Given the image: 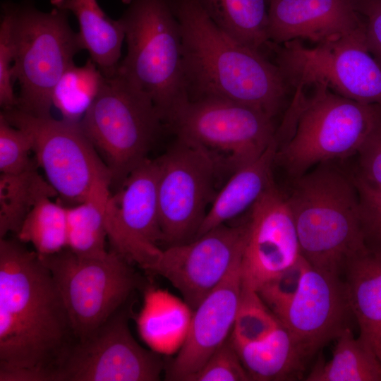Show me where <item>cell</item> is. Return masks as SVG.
<instances>
[{
  "label": "cell",
  "instance_id": "obj_29",
  "mask_svg": "<svg viewBox=\"0 0 381 381\" xmlns=\"http://www.w3.org/2000/svg\"><path fill=\"white\" fill-rule=\"evenodd\" d=\"M40 199L24 219L16 234L23 243H30L40 256L50 255L66 248V207Z\"/></svg>",
  "mask_w": 381,
  "mask_h": 381
},
{
  "label": "cell",
  "instance_id": "obj_6",
  "mask_svg": "<svg viewBox=\"0 0 381 381\" xmlns=\"http://www.w3.org/2000/svg\"><path fill=\"white\" fill-rule=\"evenodd\" d=\"M1 12L12 27L13 78L20 86L16 107L34 116H49L55 85L83 50L78 33L69 24V13L56 7L42 11L32 0L4 1Z\"/></svg>",
  "mask_w": 381,
  "mask_h": 381
},
{
  "label": "cell",
  "instance_id": "obj_4",
  "mask_svg": "<svg viewBox=\"0 0 381 381\" xmlns=\"http://www.w3.org/2000/svg\"><path fill=\"white\" fill-rule=\"evenodd\" d=\"M294 179L286 197L301 254L312 267L342 277L347 264L368 250L353 176L324 163Z\"/></svg>",
  "mask_w": 381,
  "mask_h": 381
},
{
  "label": "cell",
  "instance_id": "obj_1",
  "mask_svg": "<svg viewBox=\"0 0 381 381\" xmlns=\"http://www.w3.org/2000/svg\"><path fill=\"white\" fill-rule=\"evenodd\" d=\"M24 244L0 238V381H56L77 339L49 270Z\"/></svg>",
  "mask_w": 381,
  "mask_h": 381
},
{
  "label": "cell",
  "instance_id": "obj_21",
  "mask_svg": "<svg viewBox=\"0 0 381 381\" xmlns=\"http://www.w3.org/2000/svg\"><path fill=\"white\" fill-rule=\"evenodd\" d=\"M359 338L381 362V254L366 250L353 258L342 275Z\"/></svg>",
  "mask_w": 381,
  "mask_h": 381
},
{
  "label": "cell",
  "instance_id": "obj_7",
  "mask_svg": "<svg viewBox=\"0 0 381 381\" xmlns=\"http://www.w3.org/2000/svg\"><path fill=\"white\" fill-rule=\"evenodd\" d=\"M80 125L119 186L148 158L165 126L152 99L117 72L105 77Z\"/></svg>",
  "mask_w": 381,
  "mask_h": 381
},
{
  "label": "cell",
  "instance_id": "obj_38",
  "mask_svg": "<svg viewBox=\"0 0 381 381\" xmlns=\"http://www.w3.org/2000/svg\"><path fill=\"white\" fill-rule=\"evenodd\" d=\"M131 0H121V1L125 4H128L129 3Z\"/></svg>",
  "mask_w": 381,
  "mask_h": 381
},
{
  "label": "cell",
  "instance_id": "obj_11",
  "mask_svg": "<svg viewBox=\"0 0 381 381\" xmlns=\"http://www.w3.org/2000/svg\"><path fill=\"white\" fill-rule=\"evenodd\" d=\"M6 120L31 135L35 162L49 183L70 206L84 201L94 186L110 173L80 123L51 115L37 116L17 107L2 110Z\"/></svg>",
  "mask_w": 381,
  "mask_h": 381
},
{
  "label": "cell",
  "instance_id": "obj_17",
  "mask_svg": "<svg viewBox=\"0 0 381 381\" xmlns=\"http://www.w3.org/2000/svg\"><path fill=\"white\" fill-rule=\"evenodd\" d=\"M274 315L308 360L349 328L353 316L342 278L309 263L297 293Z\"/></svg>",
  "mask_w": 381,
  "mask_h": 381
},
{
  "label": "cell",
  "instance_id": "obj_5",
  "mask_svg": "<svg viewBox=\"0 0 381 381\" xmlns=\"http://www.w3.org/2000/svg\"><path fill=\"white\" fill-rule=\"evenodd\" d=\"M127 52L117 73L147 95L166 126L188 101L182 40L169 0H131L119 18Z\"/></svg>",
  "mask_w": 381,
  "mask_h": 381
},
{
  "label": "cell",
  "instance_id": "obj_22",
  "mask_svg": "<svg viewBox=\"0 0 381 381\" xmlns=\"http://www.w3.org/2000/svg\"><path fill=\"white\" fill-rule=\"evenodd\" d=\"M54 7L73 13L78 25L83 49L105 77L114 75L120 63L125 40L123 25L110 18L97 0H50Z\"/></svg>",
  "mask_w": 381,
  "mask_h": 381
},
{
  "label": "cell",
  "instance_id": "obj_23",
  "mask_svg": "<svg viewBox=\"0 0 381 381\" xmlns=\"http://www.w3.org/2000/svg\"><path fill=\"white\" fill-rule=\"evenodd\" d=\"M234 345L250 380H299L309 361L282 324L260 341Z\"/></svg>",
  "mask_w": 381,
  "mask_h": 381
},
{
  "label": "cell",
  "instance_id": "obj_9",
  "mask_svg": "<svg viewBox=\"0 0 381 381\" xmlns=\"http://www.w3.org/2000/svg\"><path fill=\"white\" fill-rule=\"evenodd\" d=\"M176 137L206 151L231 174L258 158L275 136L273 118L223 98L189 100L168 124Z\"/></svg>",
  "mask_w": 381,
  "mask_h": 381
},
{
  "label": "cell",
  "instance_id": "obj_31",
  "mask_svg": "<svg viewBox=\"0 0 381 381\" xmlns=\"http://www.w3.org/2000/svg\"><path fill=\"white\" fill-rule=\"evenodd\" d=\"M33 152L31 135L26 131L14 126L0 114V171L18 174L35 167L30 157Z\"/></svg>",
  "mask_w": 381,
  "mask_h": 381
},
{
  "label": "cell",
  "instance_id": "obj_25",
  "mask_svg": "<svg viewBox=\"0 0 381 381\" xmlns=\"http://www.w3.org/2000/svg\"><path fill=\"white\" fill-rule=\"evenodd\" d=\"M210 18L240 43L255 50L269 44V0H198Z\"/></svg>",
  "mask_w": 381,
  "mask_h": 381
},
{
  "label": "cell",
  "instance_id": "obj_27",
  "mask_svg": "<svg viewBox=\"0 0 381 381\" xmlns=\"http://www.w3.org/2000/svg\"><path fill=\"white\" fill-rule=\"evenodd\" d=\"M57 195L35 167L18 174L0 175V238L16 234L27 214L42 198Z\"/></svg>",
  "mask_w": 381,
  "mask_h": 381
},
{
  "label": "cell",
  "instance_id": "obj_15",
  "mask_svg": "<svg viewBox=\"0 0 381 381\" xmlns=\"http://www.w3.org/2000/svg\"><path fill=\"white\" fill-rule=\"evenodd\" d=\"M247 231V220L221 224L190 242L162 249L150 272L167 279L195 309L242 257Z\"/></svg>",
  "mask_w": 381,
  "mask_h": 381
},
{
  "label": "cell",
  "instance_id": "obj_36",
  "mask_svg": "<svg viewBox=\"0 0 381 381\" xmlns=\"http://www.w3.org/2000/svg\"><path fill=\"white\" fill-rule=\"evenodd\" d=\"M357 174L370 184L381 188V122L369 135L358 153Z\"/></svg>",
  "mask_w": 381,
  "mask_h": 381
},
{
  "label": "cell",
  "instance_id": "obj_12",
  "mask_svg": "<svg viewBox=\"0 0 381 381\" xmlns=\"http://www.w3.org/2000/svg\"><path fill=\"white\" fill-rule=\"evenodd\" d=\"M156 161L162 243L168 247L190 242L217 195L215 179L222 171L206 151L178 137Z\"/></svg>",
  "mask_w": 381,
  "mask_h": 381
},
{
  "label": "cell",
  "instance_id": "obj_19",
  "mask_svg": "<svg viewBox=\"0 0 381 381\" xmlns=\"http://www.w3.org/2000/svg\"><path fill=\"white\" fill-rule=\"evenodd\" d=\"M363 23L353 0H269V43L303 39L319 44Z\"/></svg>",
  "mask_w": 381,
  "mask_h": 381
},
{
  "label": "cell",
  "instance_id": "obj_18",
  "mask_svg": "<svg viewBox=\"0 0 381 381\" xmlns=\"http://www.w3.org/2000/svg\"><path fill=\"white\" fill-rule=\"evenodd\" d=\"M241 258L194 309L181 347L167 368L168 380L188 381L230 337L242 289Z\"/></svg>",
  "mask_w": 381,
  "mask_h": 381
},
{
  "label": "cell",
  "instance_id": "obj_8",
  "mask_svg": "<svg viewBox=\"0 0 381 381\" xmlns=\"http://www.w3.org/2000/svg\"><path fill=\"white\" fill-rule=\"evenodd\" d=\"M268 47L289 87L322 83L346 98L381 106V66L368 49L365 23L313 47L298 40Z\"/></svg>",
  "mask_w": 381,
  "mask_h": 381
},
{
  "label": "cell",
  "instance_id": "obj_34",
  "mask_svg": "<svg viewBox=\"0 0 381 381\" xmlns=\"http://www.w3.org/2000/svg\"><path fill=\"white\" fill-rule=\"evenodd\" d=\"M308 265V262L301 255L294 264L265 283L257 291L274 315L296 295Z\"/></svg>",
  "mask_w": 381,
  "mask_h": 381
},
{
  "label": "cell",
  "instance_id": "obj_37",
  "mask_svg": "<svg viewBox=\"0 0 381 381\" xmlns=\"http://www.w3.org/2000/svg\"><path fill=\"white\" fill-rule=\"evenodd\" d=\"M365 23L368 49L381 66V0H353Z\"/></svg>",
  "mask_w": 381,
  "mask_h": 381
},
{
  "label": "cell",
  "instance_id": "obj_24",
  "mask_svg": "<svg viewBox=\"0 0 381 381\" xmlns=\"http://www.w3.org/2000/svg\"><path fill=\"white\" fill-rule=\"evenodd\" d=\"M110 180L97 183L86 199L66 207V248L78 256L103 258L106 249V210L111 195Z\"/></svg>",
  "mask_w": 381,
  "mask_h": 381
},
{
  "label": "cell",
  "instance_id": "obj_35",
  "mask_svg": "<svg viewBox=\"0 0 381 381\" xmlns=\"http://www.w3.org/2000/svg\"><path fill=\"white\" fill-rule=\"evenodd\" d=\"M15 49L12 27L8 16L1 12L0 23V105L3 110L17 107L18 97L13 87L12 67Z\"/></svg>",
  "mask_w": 381,
  "mask_h": 381
},
{
  "label": "cell",
  "instance_id": "obj_2",
  "mask_svg": "<svg viewBox=\"0 0 381 381\" xmlns=\"http://www.w3.org/2000/svg\"><path fill=\"white\" fill-rule=\"evenodd\" d=\"M169 1L180 27L189 100L231 99L274 118L289 87L278 66L223 31L198 0Z\"/></svg>",
  "mask_w": 381,
  "mask_h": 381
},
{
  "label": "cell",
  "instance_id": "obj_30",
  "mask_svg": "<svg viewBox=\"0 0 381 381\" xmlns=\"http://www.w3.org/2000/svg\"><path fill=\"white\" fill-rule=\"evenodd\" d=\"M258 293L242 286L230 339L234 344L260 341L280 325Z\"/></svg>",
  "mask_w": 381,
  "mask_h": 381
},
{
  "label": "cell",
  "instance_id": "obj_10",
  "mask_svg": "<svg viewBox=\"0 0 381 381\" xmlns=\"http://www.w3.org/2000/svg\"><path fill=\"white\" fill-rule=\"evenodd\" d=\"M40 257L61 294L77 341L91 335L139 285L131 262L111 250L103 258L78 256L67 248Z\"/></svg>",
  "mask_w": 381,
  "mask_h": 381
},
{
  "label": "cell",
  "instance_id": "obj_3",
  "mask_svg": "<svg viewBox=\"0 0 381 381\" xmlns=\"http://www.w3.org/2000/svg\"><path fill=\"white\" fill-rule=\"evenodd\" d=\"M308 87L310 95L295 90L276 131L282 140L276 162L294 178L314 165L358 154L381 122V106L346 98L322 83Z\"/></svg>",
  "mask_w": 381,
  "mask_h": 381
},
{
  "label": "cell",
  "instance_id": "obj_20",
  "mask_svg": "<svg viewBox=\"0 0 381 381\" xmlns=\"http://www.w3.org/2000/svg\"><path fill=\"white\" fill-rule=\"evenodd\" d=\"M279 146L280 140L275 133L258 158L231 174L214 198L196 238L250 210L273 181L272 168Z\"/></svg>",
  "mask_w": 381,
  "mask_h": 381
},
{
  "label": "cell",
  "instance_id": "obj_32",
  "mask_svg": "<svg viewBox=\"0 0 381 381\" xmlns=\"http://www.w3.org/2000/svg\"><path fill=\"white\" fill-rule=\"evenodd\" d=\"M359 198V217L368 250L381 254V188L373 186L357 174L353 176Z\"/></svg>",
  "mask_w": 381,
  "mask_h": 381
},
{
  "label": "cell",
  "instance_id": "obj_33",
  "mask_svg": "<svg viewBox=\"0 0 381 381\" xmlns=\"http://www.w3.org/2000/svg\"><path fill=\"white\" fill-rule=\"evenodd\" d=\"M250 377L229 337L188 381H248Z\"/></svg>",
  "mask_w": 381,
  "mask_h": 381
},
{
  "label": "cell",
  "instance_id": "obj_13",
  "mask_svg": "<svg viewBox=\"0 0 381 381\" xmlns=\"http://www.w3.org/2000/svg\"><path fill=\"white\" fill-rule=\"evenodd\" d=\"M128 302L91 335L78 340L59 369L56 381H157L161 356L141 346L129 328Z\"/></svg>",
  "mask_w": 381,
  "mask_h": 381
},
{
  "label": "cell",
  "instance_id": "obj_26",
  "mask_svg": "<svg viewBox=\"0 0 381 381\" xmlns=\"http://www.w3.org/2000/svg\"><path fill=\"white\" fill-rule=\"evenodd\" d=\"M308 381H381V362L351 327L337 339L332 358H320L306 377Z\"/></svg>",
  "mask_w": 381,
  "mask_h": 381
},
{
  "label": "cell",
  "instance_id": "obj_16",
  "mask_svg": "<svg viewBox=\"0 0 381 381\" xmlns=\"http://www.w3.org/2000/svg\"><path fill=\"white\" fill-rule=\"evenodd\" d=\"M249 210L241 272L242 286L257 291L301 254L286 195L274 181Z\"/></svg>",
  "mask_w": 381,
  "mask_h": 381
},
{
  "label": "cell",
  "instance_id": "obj_14",
  "mask_svg": "<svg viewBox=\"0 0 381 381\" xmlns=\"http://www.w3.org/2000/svg\"><path fill=\"white\" fill-rule=\"evenodd\" d=\"M106 230L111 250L150 271L162 249L158 199V166L145 159L110 195Z\"/></svg>",
  "mask_w": 381,
  "mask_h": 381
},
{
  "label": "cell",
  "instance_id": "obj_28",
  "mask_svg": "<svg viewBox=\"0 0 381 381\" xmlns=\"http://www.w3.org/2000/svg\"><path fill=\"white\" fill-rule=\"evenodd\" d=\"M104 78L90 58L83 66L72 64L54 87L52 106L59 111L61 119L80 123L99 93Z\"/></svg>",
  "mask_w": 381,
  "mask_h": 381
}]
</instances>
